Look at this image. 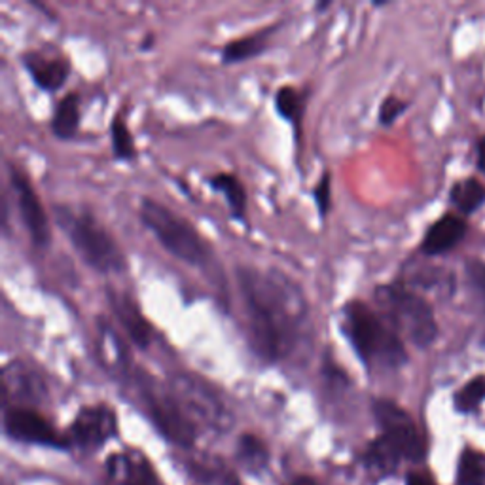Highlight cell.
I'll list each match as a JSON object with an SVG mask.
<instances>
[{
    "label": "cell",
    "instance_id": "1",
    "mask_svg": "<svg viewBox=\"0 0 485 485\" xmlns=\"http://www.w3.org/2000/svg\"><path fill=\"white\" fill-rule=\"evenodd\" d=\"M236 281L252 351L269 364L307 351L313 340L312 307L293 277L277 267L238 264Z\"/></svg>",
    "mask_w": 485,
    "mask_h": 485
},
{
    "label": "cell",
    "instance_id": "2",
    "mask_svg": "<svg viewBox=\"0 0 485 485\" xmlns=\"http://www.w3.org/2000/svg\"><path fill=\"white\" fill-rule=\"evenodd\" d=\"M340 328L366 370L393 372L407 362L404 340L370 303L345 302Z\"/></svg>",
    "mask_w": 485,
    "mask_h": 485
},
{
    "label": "cell",
    "instance_id": "3",
    "mask_svg": "<svg viewBox=\"0 0 485 485\" xmlns=\"http://www.w3.org/2000/svg\"><path fill=\"white\" fill-rule=\"evenodd\" d=\"M51 212L55 224L63 229L76 255L97 274H122L127 269L124 248L89 207L80 203H53Z\"/></svg>",
    "mask_w": 485,
    "mask_h": 485
},
{
    "label": "cell",
    "instance_id": "4",
    "mask_svg": "<svg viewBox=\"0 0 485 485\" xmlns=\"http://www.w3.org/2000/svg\"><path fill=\"white\" fill-rule=\"evenodd\" d=\"M139 219L171 256L193 267L210 264L212 248L209 241L196 226L169 205L154 198H143L139 203Z\"/></svg>",
    "mask_w": 485,
    "mask_h": 485
},
{
    "label": "cell",
    "instance_id": "5",
    "mask_svg": "<svg viewBox=\"0 0 485 485\" xmlns=\"http://www.w3.org/2000/svg\"><path fill=\"white\" fill-rule=\"evenodd\" d=\"M378 312L398 336L419 349L431 347L438 338V324L431 303L402 281L379 284L374 290Z\"/></svg>",
    "mask_w": 485,
    "mask_h": 485
},
{
    "label": "cell",
    "instance_id": "6",
    "mask_svg": "<svg viewBox=\"0 0 485 485\" xmlns=\"http://www.w3.org/2000/svg\"><path fill=\"white\" fill-rule=\"evenodd\" d=\"M133 376L135 387H137L141 400L146 406L156 429L173 443L190 448L196 442V423L186 415L177 398L169 391L167 383H158L148 372L141 370V368L133 370Z\"/></svg>",
    "mask_w": 485,
    "mask_h": 485
},
{
    "label": "cell",
    "instance_id": "7",
    "mask_svg": "<svg viewBox=\"0 0 485 485\" xmlns=\"http://www.w3.org/2000/svg\"><path fill=\"white\" fill-rule=\"evenodd\" d=\"M167 387L191 421L198 419L201 424L219 433L234 426V415L229 407L205 378L179 370L167 378Z\"/></svg>",
    "mask_w": 485,
    "mask_h": 485
},
{
    "label": "cell",
    "instance_id": "8",
    "mask_svg": "<svg viewBox=\"0 0 485 485\" xmlns=\"http://www.w3.org/2000/svg\"><path fill=\"white\" fill-rule=\"evenodd\" d=\"M374 417L381 426V438L402 457L412 462H419L424 457V442L417 426L404 407L396 402L378 398L374 400Z\"/></svg>",
    "mask_w": 485,
    "mask_h": 485
},
{
    "label": "cell",
    "instance_id": "9",
    "mask_svg": "<svg viewBox=\"0 0 485 485\" xmlns=\"http://www.w3.org/2000/svg\"><path fill=\"white\" fill-rule=\"evenodd\" d=\"M10 188L14 191L15 205L19 210V220H22L27 236L34 248H48L51 243V224L50 217L42 205L41 196L33 186L29 174L15 163L8 165Z\"/></svg>",
    "mask_w": 485,
    "mask_h": 485
},
{
    "label": "cell",
    "instance_id": "10",
    "mask_svg": "<svg viewBox=\"0 0 485 485\" xmlns=\"http://www.w3.org/2000/svg\"><path fill=\"white\" fill-rule=\"evenodd\" d=\"M5 433L17 442L48 445V448L57 450L67 448V440L55 431V426L46 417L33 410V407L6 406Z\"/></svg>",
    "mask_w": 485,
    "mask_h": 485
},
{
    "label": "cell",
    "instance_id": "11",
    "mask_svg": "<svg viewBox=\"0 0 485 485\" xmlns=\"http://www.w3.org/2000/svg\"><path fill=\"white\" fill-rule=\"evenodd\" d=\"M3 395L6 404L31 407L48 398V385L44 376L29 362L10 360L3 368Z\"/></svg>",
    "mask_w": 485,
    "mask_h": 485
},
{
    "label": "cell",
    "instance_id": "12",
    "mask_svg": "<svg viewBox=\"0 0 485 485\" xmlns=\"http://www.w3.org/2000/svg\"><path fill=\"white\" fill-rule=\"evenodd\" d=\"M118 433V421L110 406H84L70 424L72 440L86 450H97Z\"/></svg>",
    "mask_w": 485,
    "mask_h": 485
},
{
    "label": "cell",
    "instance_id": "13",
    "mask_svg": "<svg viewBox=\"0 0 485 485\" xmlns=\"http://www.w3.org/2000/svg\"><path fill=\"white\" fill-rule=\"evenodd\" d=\"M22 65L27 70L33 84L48 93L60 91L72 72L70 60L65 53L51 51L46 48L27 50L22 55Z\"/></svg>",
    "mask_w": 485,
    "mask_h": 485
},
{
    "label": "cell",
    "instance_id": "14",
    "mask_svg": "<svg viewBox=\"0 0 485 485\" xmlns=\"http://www.w3.org/2000/svg\"><path fill=\"white\" fill-rule=\"evenodd\" d=\"M105 296L108 300L112 315L120 322L131 343L146 351L154 340V326L145 317L139 302L129 293H126V290H118L114 286H108L105 290Z\"/></svg>",
    "mask_w": 485,
    "mask_h": 485
},
{
    "label": "cell",
    "instance_id": "15",
    "mask_svg": "<svg viewBox=\"0 0 485 485\" xmlns=\"http://www.w3.org/2000/svg\"><path fill=\"white\" fill-rule=\"evenodd\" d=\"M284 22L269 23L266 27H260L248 34H243L234 41L226 42L220 48V63L222 65H238L245 63L255 57L264 55L271 48V38H274Z\"/></svg>",
    "mask_w": 485,
    "mask_h": 485
},
{
    "label": "cell",
    "instance_id": "16",
    "mask_svg": "<svg viewBox=\"0 0 485 485\" xmlns=\"http://www.w3.org/2000/svg\"><path fill=\"white\" fill-rule=\"evenodd\" d=\"M467 234V224L461 217L443 215L438 219L423 238L421 250L426 256H440L457 247V243Z\"/></svg>",
    "mask_w": 485,
    "mask_h": 485
},
{
    "label": "cell",
    "instance_id": "17",
    "mask_svg": "<svg viewBox=\"0 0 485 485\" xmlns=\"http://www.w3.org/2000/svg\"><path fill=\"white\" fill-rule=\"evenodd\" d=\"M205 182L212 191L220 193V196L224 198V201L229 209L231 219L247 224L248 193H247V188L238 174L229 173V171H220V173H215V174H210V177H207Z\"/></svg>",
    "mask_w": 485,
    "mask_h": 485
},
{
    "label": "cell",
    "instance_id": "18",
    "mask_svg": "<svg viewBox=\"0 0 485 485\" xmlns=\"http://www.w3.org/2000/svg\"><path fill=\"white\" fill-rule=\"evenodd\" d=\"M307 99H309V91L293 84L279 86L274 95V108L279 118L293 127L296 145H300V139H302V126H303V116L307 108Z\"/></svg>",
    "mask_w": 485,
    "mask_h": 485
},
{
    "label": "cell",
    "instance_id": "19",
    "mask_svg": "<svg viewBox=\"0 0 485 485\" xmlns=\"http://www.w3.org/2000/svg\"><path fill=\"white\" fill-rule=\"evenodd\" d=\"M80 124H82V97L74 89L65 93L61 99L57 101L50 120V129L55 139L72 141L80 131Z\"/></svg>",
    "mask_w": 485,
    "mask_h": 485
},
{
    "label": "cell",
    "instance_id": "20",
    "mask_svg": "<svg viewBox=\"0 0 485 485\" xmlns=\"http://www.w3.org/2000/svg\"><path fill=\"white\" fill-rule=\"evenodd\" d=\"M108 471L124 485H158V480L154 476L150 462L141 453L129 452L122 455H114L108 462Z\"/></svg>",
    "mask_w": 485,
    "mask_h": 485
},
{
    "label": "cell",
    "instance_id": "21",
    "mask_svg": "<svg viewBox=\"0 0 485 485\" xmlns=\"http://www.w3.org/2000/svg\"><path fill=\"white\" fill-rule=\"evenodd\" d=\"M110 145L116 160L133 162L139 156L137 145H135L133 133L126 120V112L122 108L116 112L110 120Z\"/></svg>",
    "mask_w": 485,
    "mask_h": 485
},
{
    "label": "cell",
    "instance_id": "22",
    "mask_svg": "<svg viewBox=\"0 0 485 485\" xmlns=\"http://www.w3.org/2000/svg\"><path fill=\"white\" fill-rule=\"evenodd\" d=\"M450 198L462 215H471L485 203V186L476 179L461 181L452 188Z\"/></svg>",
    "mask_w": 485,
    "mask_h": 485
},
{
    "label": "cell",
    "instance_id": "23",
    "mask_svg": "<svg viewBox=\"0 0 485 485\" xmlns=\"http://www.w3.org/2000/svg\"><path fill=\"white\" fill-rule=\"evenodd\" d=\"M457 481L459 485H485V459L472 450L464 452L459 459Z\"/></svg>",
    "mask_w": 485,
    "mask_h": 485
},
{
    "label": "cell",
    "instance_id": "24",
    "mask_svg": "<svg viewBox=\"0 0 485 485\" xmlns=\"http://www.w3.org/2000/svg\"><path fill=\"white\" fill-rule=\"evenodd\" d=\"M485 400V378H474L455 395V407L462 414L474 412Z\"/></svg>",
    "mask_w": 485,
    "mask_h": 485
},
{
    "label": "cell",
    "instance_id": "25",
    "mask_svg": "<svg viewBox=\"0 0 485 485\" xmlns=\"http://www.w3.org/2000/svg\"><path fill=\"white\" fill-rule=\"evenodd\" d=\"M239 457L250 467L258 469L267 461V450L258 436L243 434L239 438Z\"/></svg>",
    "mask_w": 485,
    "mask_h": 485
},
{
    "label": "cell",
    "instance_id": "26",
    "mask_svg": "<svg viewBox=\"0 0 485 485\" xmlns=\"http://www.w3.org/2000/svg\"><path fill=\"white\" fill-rule=\"evenodd\" d=\"M312 196L317 207L319 219L324 220L330 209H332V177H330V171H322V174L312 190Z\"/></svg>",
    "mask_w": 485,
    "mask_h": 485
},
{
    "label": "cell",
    "instance_id": "27",
    "mask_svg": "<svg viewBox=\"0 0 485 485\" xmlns=\"http://www.w3.org/2000/svg\"><path fill=\"white\" fill-rule=\"evenodd\" d=\"M406 110H407V101L400 99V97L396 95H387L379 105L378 120L381 126H393Z\"/></svg>",
    "mask_w": 485,
    "mask_h": 485
},
{
    "label": "cell",
    "instance_id": "28",
    "mask_svg": "<svg viewBox=\"0 0 485 485\" xmlns=\"http://www.w3.org/2000/svg\"><path fill=\"white\" fill-rule=\"evenodd\" d=\"M467 274H469L474 293H478V296L485 303V264H481L478 260L471 262L467 267Z\"/></svg>",
    "mask_w": 485,
    "mask_h": 485
},
{
    "label": "cell",
    "instance_id": "29",
    "mask_svg": "<svg viewBox=\"0 0 485 485\" xmlns=\"http://www.w3.org/2000/svg\"><path fill=\"white\" fill-rule=\"evenodd\" d=\"M407 485H436V483L429 474L410 472V474H407Z\"/></svg>",
    "mask_w": 485,
    "mask_h": 485
},
{
    "label": "cell",
    "instance_id": "30",
    "mask_svg": "<svg viewBox=\"0 0 485 485\" xmlns=\"http://www.w3.org/2000/svg\"><path fill=\"white\" fill-rule=\"evenodd\" d=\"M154 44H156V33L148 31V33L143 36V41L139 42V50H141V51H150V50L154 48Z\"/></svg>",
    "mask_w": 485,
    "mask_h": 485
},
{
    "label": "cell",
    "instance_id": "31",
    "mask_svg": "<svg viewBox=\"0 0 485 485\" xmlns=\"http://www.w3.org/2000/svg\"><path fill=\"white\" fill-rule=\"evenodd\" d=\"M478 165L485 173V137L478 145Z\"/></svg>",
    "mask_w": 485,
    "mask_h": 485
},
{
    "label": "cell",
    "instance_id": "32",
    "mask_svg": "<svg viewBox=\"0 0 485 485\" xmlns=\"http://www.w3.org/2000/svg\"><path fill=\"white\" fill-rule=\"evenodd\" d=\"M330 6H332V3H330V0H326V3H317V5H315V10H317V12H324V10H328Z\"/></svg>",
    "mask_w": 485,
    "mask_h": 485
},
{
    "label": "cell",
    "instance_id": "33",
    "mask_svg": "<svg viewBox=\"0 0 485 485\" xmlns=\"http://www.w3.org/2000/svg\"><path fill=\"white\" fill-rule=\"evenodd\" d=\"M293 485H315V481H313V480H309V478H300V480H296Z\"/></svg>",
    "mask_w": 485,
    "mask_h": 485
},
{
    "label": "cell",
    "instance_id": "34",
    "mask_svg": "<svg viewBox=\"0 0 485 485\" xmlns=\"http://www.w3.org/2000/svg\"><path fill=\"white\" fill-rule=\"evenodd\" d=\"M387 5H389V3H385V0H376V3H372L374 8H383V6H387Z\"/></svg>",
    "mask_w": 485,
    "mask_h": 485
}]
</instances>
